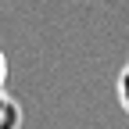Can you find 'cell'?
<instances>
[{
  "mask_svg": "<svg viewBox=\"0 0 129 129\" xmlns=\"http://www.w3.org/2000/svg\"><path fill=\"white\" fill-rule=\"evenodd\" d=\"M118 104H122V111L129 115V61L122 64V72H118Z\"/></svg>",
  "mask_w": 129,
  "mask_h": 129,
  "instance_id": "obj_2",
  "label": "cell"
},
{
  "mask_svg": "<svg viewBox=\"0 0 129 129\" xmlns=\"http://www.w3.org/2000/svg\"><path fill=\"white\" fill-rule=\"evenodd\" d=\"M4 83H7V54L0 50V86H4Z\"/></svg>",
  "mask_w": 129,
  "mask_h": 129,
  "instance_id": "obj_3",
  "label": "cell"
},
{
  "mask_svg": "<svg viewBox=\"0 0 129 129\" xmlns=\"http://www.w3.org/2000/svg\"><path fill=\"white\" fill-rule=\"evenodd\" d=\"M0 129H22V108L14 97L4 93V86H0Z\"/></svg>",
  "mask_w": 129,
  "mask_h": 129,
  "instance_id": "obj_1",
  "label": "cell"
}]
</instances>
